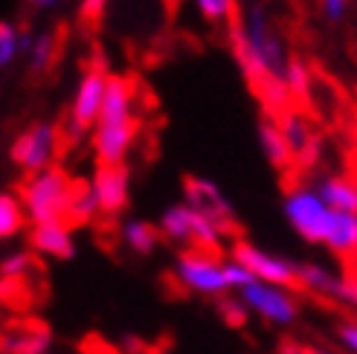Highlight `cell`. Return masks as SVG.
<instances>
[{"instance_id":"7c38bea8","label":"cell","mask_w":357,"mask_h":354,"mask_svg":"<svg viewBox=\"0 0 357 354\" xmlns=\"http://www.w3.org/2000/svg\"><path fill=\"white\" fill-rule=\"evenodd\" d=\"M29 247L35 253H41L47 259H59L67 261L76 256V241H73V229L67 221L59 224H35L29 229Z\"/></svg>"},{"instance_id":"ac0fdd59","label":"cell","mask_w":357,"mask_h":354,"mask_svg":"<svg viewBox=\"0 0 357 354\" xmlns=\"http://www.w3.org/2000/svg\"><path fill=\"white\" fill-rule=\"evenodd\" d=\"M323 247H328L340 259L357 256V215H351V212H334Z\"/></svg>"},{"instance_id":"8992f818","label":"cell","mask_w":357,"mask_h":354,"mask_svg":"<svg viewBox=\"0 0 357 354\" xmlns=\"http://www.w3.org/2000/svg\"><path fill=\"white\" fill-rule=\"evenodd\" d=\"M108 76L99 67H87L82 79L76 82L73 99H70L67 108V122H64V134L67 139H82L87 134H93L99 114H102V102H105V91H108Z\"/></svg>"},{"instance_id":"d6a6232c","label":"cell","mask_w":357,"mask_h":354,"mask_svg":"<svg viewBox=\"0 0 357 354\" xmlns=\"http://www.w3.org/2000/svg\"><path fill=\"white\" fill-rule=\"evenodd\" d=\"M111 0H82V6H79V12H82V17H99L102 12H105V6H108Z\"/></svg>"},{"instance_id":"7a4b0ae2","label":"cell","mask_w":357,"mask_h":354,"mask_svg":"<svg viewBox=\"0 0 357 354\" xmlns=\"http://www.w3.org/2000/svg\"><path fill=\"white\" fill-rule=\"evenodd\" d=\"M137 128L134 82L125 76H108L102 114L91 134V148L99 166H125L137 143Z\"/></svg>"},{"instance_id":"277c9868","label":"cell","mask_w":357,"mask_h":354,"mask_svg":"<svg viewBox=\"0 0 357 354\" xmlns=\"http://www.w3.org/2000/svg\"><path fill=\"white\" fill-rule=\"evenodd\" d=\"M282 212L291 229L308 244H326L334 209L319 198L314 183H294L282 198Z\"/></svg>"},{"instance_id":"4dcf8cb0","label":"cell","mask_w":357,"mask_h":354,"mask_svg":"<svg viewBox=\"0 0 357 354\" xmlns=\"http://www.w3.org/2000/svg\"><path fill=\"white\" fill-rule=\"evenodd\" d=\"M337 340H340L343 348L357 354V320H340L337 323Z\"/></svg>"},{"instance_id":"e575fe53","label":"cell","mask_w":357,"mask_h":354,"mask_svg":"<svg viewBox=\"0 0 357 354\" xmlns=\"http://www.w3.org/2000/svg\"><path fill=\"white\" fill-rule=\"evenodd\" d=\"M282 354H319V351H314V348H308V346H296V343H284V346H282Z\"/></svg>"},{"instance_id":"5b68a950","label":"cell","mask_w":357,"mask_h":354,"mask_svg":"<svg viewBox=\"0 0 357 354\" xmlns=\"http://www.w3.org/2000/svg\"><path fill=\"white\" fill-rule=\"evenodd\" d=\"M174 282L189 293H198V296H212V299H221L229 293L227 285V273H224V261L215 253H206V250H181L174 259Z\"/></svg>"},{"instance_id":"ffe728a7","label":"cell","mask_w":357,"mask_h":354,"mask_svg":"<svg viewBox=\"0 0 357 354\" xmlns=\"http://www.w3.org/2000/svg\"><path fill=\"white\" fill-rule=\"evenodd\" d=\"M119 236H122V244L128 247L131 253H137V256H151L157 250V244H160L157 224H149V221H142V218L122 221Z\"/></svg>"},{"instance_id":"1f68e13d","label":"cell","mask_w":357,"mask_h":354,"mask_svg":"<svg viewBox=\"0 0 357 354\" xmlns=\"http://www.w3.org/2000/svg\"><path fill=\"white\" fill-rule=\"evenodd\" d=\"M349 6H351L349 0H323V15L331 24H340V21H346Z\"/></svg>"},{"instance_id":"484cf974","label":"cell","mask_w":357,"mask_h":354,"mask_svg":"<svg viewBox=\"0 0 357 354\" xmlns=\"http://www.w3.org/2000/svg\"><path fill=\"white\" fill-rule=\"evenodd\" d=\"M35 268V256L29 250H15V253H6L0 259V279L3 282H17L29 276Z\"/></svg>"},{"instance_id":"836d02e7","label":"cell","mask_w":357,"mask_h":354,"mask_svg":"<svg viewBox=\"0 0 357 354\" xmlns=\"http://www.w3.org/2000/svg\"><path fill=\"white\" fill-rule=\"evenodd\" d=\"M26 3H29L32 9H38V12H52V9H59L64 0H26Z\"/></svg>"},{"instance_id":"52a82bcc","label":"cell","mask_w":357,"mask_h":354,"mask_svg":"<svg viewBox=\"0 0 357 354\" xmlns=\"http://www.w3.org/2000/svg\"><path fill=\"white\" fill-rule=\"evenodd\" d=\"M59 146H61V128L56 122L38 119L17 134L9 154H12V163L24 174H38L44 169L56 166Z\"/></svg>"},{"instance_id":"d4e9b609","label":"cell","mask_w":357,"mask_h":354,"mask_svg":"<svg viewBox=\"0 0 357 354\" xmlns=\"http://www.w3.org/2000/svg\"><path fill=\"white\" fill-rule=\"evenodd\" d=\"M284 84L291 91L294 102H308L311 99V87H314V76H311V67L305 59L291 56L288 70H284Z\"/></svg>"},{"instance_id":"5bb4252c","label":"cell","mask_w":357,"mask_h":354,"mask_svg":"<svg viewBox=\"0 0 357 354\" xmlns=\"http://www.w3.org/2000/svg\"><path fill=\"white\" fill-rule=\"evenodd\" d=\"M314 189L319 192L334 212H351L357 215V180L346 174H323L319 180L314 183Z\"/></svg>"},{"instance_id":"f546056e","label":"cell","mask_w":357,"mask_h":354,"mask_svg":"<svg viewBox=\"0 0 357 354\" xmlns=\"http://www.w3.org/2000/svg\"><path fill=\"white\" fill-rule=\"evenodd\" d=\"M334 302H340V305H346V308H354V311H357V276H343L340 288H337Z\"/></svg>"},{"instance_id":"603a6c76","label":"cell","mask_w":357,"mask_h":354,"mask_svg":"<svg viewBox=\"0 0 357 354\" xmlns=\"http://www.w3.org/2000/svg\"><path fill=\"white\" fill-rule=\"evenodd\" d=\"M56 52H59V35L52 29H38L35 32V38L26 49V64H29V73L41 76L52 67L56 61Z\"/></svg>"},{"instance_id":"3957f363","label":"cell","mask_w":357,"mask_h":354,"mask_svg":"<svg viewBox=\"0 0 357 354\" xmlns=\"http://www.w3.org/2000/svg\"><path fill=\"white\" fill-rule=\"evenodd\" d=\"M70 192H73V177L61 166H52L38 174H26L17 198H21L26 221H32V226L35 224H59V221H67Z\"/></svg>"},{"instance_id":"4fadbf2b","label":"cell","mask_w":357,"mask_h":354,"mask_svg":"<svg viewBox=\"0 0 357 354\" xmlns=\"http://www.w3.org/2000/svg\"><path fill=\"white\" fill-rule=\"evenodd\" d=\"M256 134H259V148H261V154H264V160L271 163L276 171H288V169L296 163V154L291 151V146H288V139H284L276 116L259 119Z\"/></svg>"},{"instance_id":"8d00e7d4","label":"cell","mask_w":357,"mask_h":354,"mask_svg":"<svg viewBox=\"0 0 357 354\" xmlns=\"http://www.w3.org/2000/svg\"><path fill=\"white\" fill-rule=\"evenodd\" d=\"M319 354H326V351H319Z\"/></svg>"},{"instance_id":"f1b7e54d","label":"cell","mask_w":357,"mask_h":354,"mask_svg":"<svg viewBox=\"0 0 357 354\" xmlns=\"http://www.w3.org/2000/svg\"><path fill=\"white\" fill-rule=\"evenodd\" d=\"M224 273H227V285H229V291H244L247 285H250V282H256L253 279V273H250L247 268H244V264H238V261H233V259H229V261H224Z\"/></svg>"},{"instance_id":"74e56055","label":"cell","mask_w":357,"mask_h":354,"mask_svg":"<svg viewBox=\"0 0 357 354\" xmlns=\"http://www.w3.org/2000/svg\"><path fill=\"white\" fill-rule=\"evenodd\" d=\"M41 354H47V351H41Z\"/></svg>"},{"instance_id":"cb8c5ba5","label":"cell","mask_w":357,"mask_h":354,"mask_svg":"<svg viewBox=\"0 0 357 354\" xmlns=\"http://www.w3.org/2000/svg\"><path fill=\"white\" fill-rule=\"evenodd\" d=\"M26 224V212L17 194L12 192H0V241H9L24 229Z\"/></svg>"},{"instance_id":"9a60e30c","label":"cell","mask_w":357,"mask_h":354,"mask_svg":"<svg viewBox=\"0 0 357 354\" xmlns=\"http://www.w3.org/2000/svg\"><path fill=\"white\" fill-rule=\"evenodd\" d=\"M160 238H166L172 244H181L186 250H192V229H195V209H189L186 203H172L160 212Z\"/></svg>"},{"instance_id":"83f0119b","label":"cell","mask_w":357,"mask_h":354,"mask_svg":"<svg viewBox=\"0 0 357 354\" xmlns=\"http://www.w3.org/2000/svg\"><path fill=\"white\" fill-rule=\"evenodd\" d=\"M218 311H221L224 320H227L229 325H236V328H241V325L250 320V311H247V305L241 302L238 296H221Z\"/></svg>"},{"instance_id":"ba28073f","label":"cell","mask_w":357,"mask_h":354,"mask_svg":"<svg viewBox=\"0 0 357 354\" xmlns=\"http://www.w3.org/2000/svg\"><path fill=\"white\" fill-rule=\"evenodd\" d=\"M241 302L247 305L250 314L261 316L264 323L279 325V328H288L296 323L299 316V302L291 288H282V285H267V282H250L244 291L236 293Z\"/></svg>"},{"instance_id":"6da1fadb","label":"cell","mask_w":357,"mask_h":354,"mask_svg":"<svg viewBox=\"0 0 357 354\" xmlns=\"http://www.w3.org/2000/svg\"><path fill=\"white\" fill-rule=\"evenodd\" d=\"M229 44H233L236 61L241 67L244 79L253 87L261 82L284 79L291 56L279 26L273 24L271 12L261 3L247 6L238 21L229 24Z\"/></svg>"},{"instance_id":"e0dca14e","label":"cell","mask_w":357,"mask_h":354,"mask_svg":"<svg viewBox=\"0 0 357 354\" xmlns=\"http://www.w3.org/2000/svg\"><path fill=\"white\" fill-rule=\"evenodd\" d=\"M343 276L331 270L328 264H319V261H299V270H296V285L305 288L308 293H317V296H328L334 299L337 296V288H340Z\"/></svg>"},{"instance_id":"8fae6325","label":"cell","mask_w":357,"mask_h":354,"mask_svg":"<svg viewBox=\"0 0 357 354\" xmlns=\"http://www.w3.org/2000/svg\"><path fill=\"white\" fill-rule=\"evenodd\" d=\"M91 186L102 215H119L131 198V171L128 166H96Z\"/></svg>"},{"instance_id":"2e32d148","label":"cell","mask_w":357,"mask_h":354,"mask_svg":"<svg viewBox=\"0 0 357 354\" xmlns=\"http://www.w3.org/2000/svg\"><path fill=\"white\" fill-rule=\"evenodd\" d=\"M276 122H279V128H282L284 139H288L291 151L296 154V160H299V157L305 154V151L314 146V139H317V134H314V122L308 119L305 111H299V108L282 111V114L276 116Z\"/></svg>"},{"instance_id":"4316f807","label":"cell","mask_w":357,"mask_h":354,"mask_svg":"<svg viewBox=\"0 0 357 354\" xmlns=\"http://www.w3.org/2000/svg\"><path fill=\"white\" fill-rule=\"evenodd\" d=\"M195 9H198L209 24H229L236 21V6L238 0H192Z\"/></svg>"},{"instance_id":"7402d4cb","label":"cell","mask_w":357,"mask_h":354,"mask_svg":"<svg viewBox=\"0 0 357 354\" xmlns=\"http://www.w3.org/2000/svg\"><path fill=\"white\" fill-rule=\"evenodd\" d=\"M32 38H35L32 29H21L12 21H0V70L12 67L17 56H26Z\"/></svg>"},{"instance_id":"30bf717a","label":"cell","mask_w":357,"mask_h":354,"mask_svg":"<svg viewBox=\"0 0 357 354\" xmlns=\"http://www.w3.org/2000/svg\"><path fill=\"white\" fill-rule=\"evenodd\" d=\"M183 203L198 212V215H204L209 221H215L218 226H224L227 233H233L236 209H233V203H229V198L215 180H209V177H198V174L186 177L183 180Z\"/></svg>"},{"instance_id":"9c48e42d","label":"cell","mask_w":357,"mask_h":354,"mask_svg":"<svg viewBox=\"0 0 357 354\" xmlns=\"http://www.w3.org/2000/svg\"><path fill=\"white\" fill-rule=\"evenodd\" d=\"M233 261L244 264V268L253 273V279L267 282V285H282V288L296 285L299 261H291V259H284V256H276V253H271V250H261L259 244L236 241V244H233Z\"/></svg>"},{"instance_id":"44dd1931","label":"cell","mask_w":357,"mask_h":354,"mask_svg":"<svg viewBox=\"0 0 357 354\" xmlns=\"http://www.w3.org/2000/svg\"><path fill=\"white\" fill-rule=\"evenodd\" d=\"M0 346L9 354H41L50 348V331L41 325H21L6 331Z\"/></svg>"},{"instance_id":"d6986e66","label":"cell","mask_w":357,"mask_h":354,"mask_svg":"<svg viewBox=\"0 0 357 354\" xmlns=\"http://www.w3.org/2000/svg\"><path fill=\"white\" fill-rule=\"evenodd\" d=\"M99 215H102V209H99L91 180H73V192H70V203H67V224L84 226V224H93Z\"/></svg>"},{"instance_id":"d590c367","label":"cell","mask_w":357,"mask_h":354,"mask_svg":"<svg viewBox=\"0 0 357 354\" xmlns=\"http://www.w3.org/2000/svg\"><path fill=\"white\" fill-rule=\"evenodd\" d=\"M238 3H241V6L247 9V6H256V3H259V0H238Z\"/></svg>"}]
</instances>
